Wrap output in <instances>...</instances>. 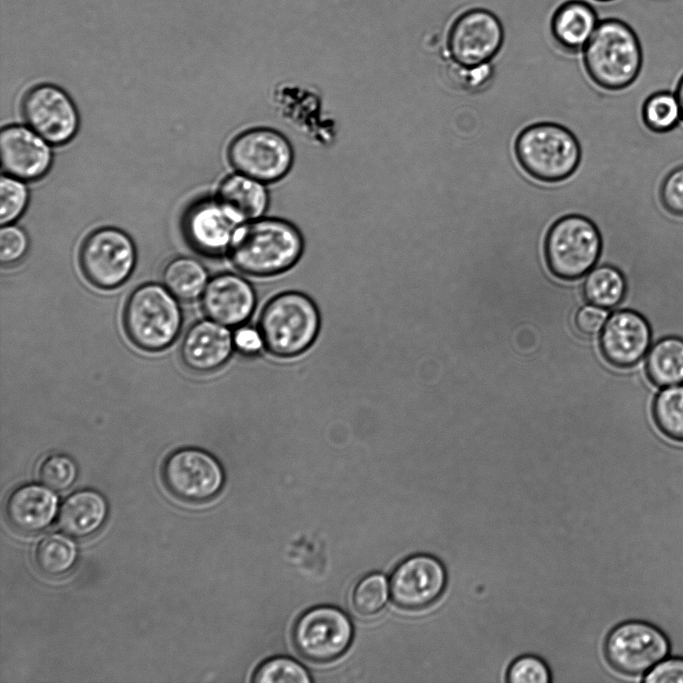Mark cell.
Wrapping results in <instances>:
<instances>
[{"instance_id": "obj_4", "label": "cell", "mask_w": 683, "mask_h": 683, "mask_svg": "<svg viewBox=\"0 0 683 683\" xmlns=\"http://www.w3.org/2000/svg\"><path fill=\"white\" fill-rule=\"evenodd\" d=\"M513 151L524 172L542 183L568 179L581 161V147L576 136L553 121L526 125L516 135Z\"/></svg>"}, {"instance_id": "obj_13", "label": "cell", "mask_w": 683, "mask_h": 683, "mask_svg": "<svg viewBox=\"0 0 683 683\" xmlns=\"http://www.w3.org/2000/svg\"><path fill=\"white\" fill-rule=\"evenodd\" d=\"M504 43V30L498 17L483 8L461 13L447 34L448 57L454 62L473 67L491 62Z\"/></svg>"}, {"instance_id": "obj_30", "label": "cell", "mask_w": 683, "mask_h": 683, "mask_svg": "<svg viewBox=\"0 0 683 683\" xmlns=\"http://www.w3.org/2000/svg\"><path fill=\"white\" fill-rule=\"evenodd\" d=\"M645 125L654 132H668L682 121L681 108L674 90H659L649 95L642 106Z\"/></svg>"}, {"instance_id": "obj_18", "label": "cell", "mask_w": 683, "mask_h": 683, "mask_svg": "<svg viewBox=\"0 0 683 683\" xmlns=\"http://www.w3.org/2000/svg\"><path fill=\"white\" fill-rule=\"evenodd\" d=\"M255 290L243 276L222 273L211 278L201 296L206 316L227 327L243 325L254 312Z\"/></svg>"}, {"instance_id": "obj_9", "label": "cell", "mask_w": 683, "mask_h": 683, "mask_svg": "<svg viewBox=\"0 0 683 683\" xmlns=\"http://www.w3.org/2000/svg\"><path fill=\"white\" fill-rule=\"evenodd\" d=\"M227 158L236 172L270 184L282 180L290 172L294 150L281 132L269 127H253L231 140Z\"/></svg>"}, {"instance_id": "obj_22", "label": "cell", "mask_w": 683, "mask_h": 683, "mask_svg": "<svg viewBox=\"0 0 683 683\" xmlns=\"http://www.w3.org/2000/svg\"><path fill=\"white\" fill-rule=\"evenodd\" d=\"M594 8L582 0H568L554 11L550 31L557 47L578 54L584 49L598 24Z\"/></svg>"}, {"instance_id": "obj_14", "label": "cell", "mask_w": 683, "mask_h": 683, "mask_svg": "<svg viewBox=\"0 0 683 683\" xmlns=\"http://www.w3.org/2000/svg\"><path fill=\"white\" fill-rule=\"evenodd\" d=\"M447 584L444 563L434 555L419 553L405 558L394 568L389 588L396 606L418 611L434 605Z\"/></svg>"}, {"instance_id": "obj_2", "label": "cell", "mask_w": 683, "mask_h": 683, "mask_svg": "<svg viewBox=\"0 0 683 683\" xmlns=\"http://www.w3.org/2000/svg\"><path fill=\"white\" fill-rule=\"evenodd\" d=\"M304 246L302 233L292 222L263 216L240 225L228 254L240 272L269 277L296 265Z\"/></svg>"}, {"instance_id": "obj_42", "label": "cell", "mask_w": 683, "mask_h": 683, "mask_svg": "<svg viewBox=\"0 0 683 683\" xmlns=\"http://www.w3.org/2000/svg\"><path fill=\"white\" fill-rule=\"evenodd\" d=\"M595 1H598V2H614L616 0H595Z\"/></svg>"}, {"instance_id": "obj_11", "label": "cell", "mask_w": 683, "mask_h": 683, "mask_svg": "<svg viewBox=\"0 0 683 683\" xmlns=\"http://www.w3.org/2000/svg\"><path fill=\"white\" fill-rule=\"evenodd\" d=\"M354 629L348 615L334 606H316L296 621L293 643L300 655L313 662H329L350 647Z\"/></svg>"}, {"instance_id": "obj_6", "label": "cell", "mask_w": 683, "mask_h": 683, "mask_svg": "<svg viewBox=\"0 0 683 683\" xmlns=\"http://www.w3.org/2000/svg\"><path fill=\"white\" fill-rule=\"evenodd\" d=\"M182 311L177 298L158 283H146L132 291L123 312L125 331L138 348L157 352L178 337Z\"/></svg>"}, {"instance_id": "obj_39", "label": "cell", "mask_w": 683, "mask_h": 683, "mask_svg": "<svg viewBox=\"0 0 683 683\" xmlns=\"http://www.w3.org/2000/svg\"><path fill=\"white\" fill-rule=\"evenodd\" d=\"M234 348L245 356L258 355L264 347V341L258 328L241 325L233 332Z\"/></svg>"}, {"instance_id": "obj_29", "label": "cell", "mask_w": 683, "mask_h": 683, "mask_svg": "<svg viewBox=\"0 0 683 683\" xmlns=\"http://www.w3.org/2000/svg\"><path fill=\"white\" fill-rule=\"evenodd\" d=\"M652 412L659 430L671 440L683 443V384L660 388Z\"/></svg>"}, {"instance_id": "obj_5", "label": "cell", "mask_w": 683, "mask_h": 683, "mask_svg": "<svg viewBox=\"0 0 683 683\" xmlns=\"http://www.w3.org/2000/svg\"><path fill=\"white\" fill-rule=\"evenodd\" d=\"M320 326L316 304L298 291H285L272 297L258 319L265 350L279 358H292L307 351L315 342Z\"/></svg>"}, {"instance_id": "obj_28", "label": "cell", "mask_w": 683, "mask_h": 683, "mask_svg": "<svg viewBox=\"0 0 683 683\" xmlns=\"http://www.w3.org/2000/svg\"><path fill=\"white\" fill-rule=\"evenodd\" d=\"M78 558L76 544L69 537L52 533L45 536L35 550L38 569L49 576H61L69 572Z\"/></svg>"}, {"instance_id": "obj_23", "label": "cell", "mask_w": 683, "mask_h": 683, "mask_svg": "<svg viewBox=\"0 0 683 683\" xmlns=\"http://www.w3.org/2000/svg\"><path fill=\"white\" fill-rule=\"evenodd\" d=\"M266 185L235 171L220 182L216 198L243 224L265 215L270 203Z\"/></svg>"}, {"instance_id": "obj_7", "label": "cell", "mask_w": 683, "mask_h": 683, "mask_svg": "<svg viewBox=\"0 0 683 683\" xmlns=\"http://www.w3.org/2000/svg\"><path fill=\"white\" fill-rule=\"evenodd\" d=\"M602 238L597 226L581 214H565L548 227L543 253L549 271L562 280H576L599 262Z\"/></svg>"}, {"instance_id": "obj_20", "label": "cell", "mask_w": 683, "mask_h": 683, "mask_svg": "<svg viewBox=\"0 0 683 683\" xmlns=\"http://www.w3.org/2000/svg\"><path fill=\"white\" fill-rule=\"evenodd\" d=\"M234 349L229 327L208 318L195 322L186 331L180 356L190 370L210 373L226 364Z\"/></svg>"}, {"instance_id": "obj_8", "label": "cell", "mask_w": 683, "mask_h": 683, "mask_svg": "<svg viewBox=\"0 0 683 683\" xmlns=\"http://www.w3.org/2000/svg\"><path fill=\"white\" fill-rule=\"evenodd\" d=\"M671 641L657 625L641 619L625 620L610 629L603 643L608 665L617 673L640 678L668 657Z\"/></svg>"}, {"instance_id": "obj_27", "label": "cell", "mask_w": 683, "mask_h": 683, "mask_svg": "<svg viewBox=\"0 0 683 683\" xmlns=\"http://www.w3.org/2000/svg\"><path fill=\"white\" fill-rule=\"evenodd\" d=\"M627 292L624 274L611 264L595 266L583 283L585 299L592 305L603 309L618 307Z\"/></svg>"}, {"instance_id": "obj_37", "label": "cell", "mask_w": 683, "mask_h": 683, "mask_svg": "<svg viewBox=\"0 0 683 683\" xmlns=\"http://www.w3.org/2000/svg\"><path fill=\"white\" fill-rule=\"evenodd\" d=\"M660 199L673 215L683 216V165L673 168L663 179Z\"/></svg>"}, {"instance_id": "obj_3", "label": "cell", "mask_w": 683, "mask_h": 683, "mask_svg": "<svg viewBox=\"0 0 683 683\" xmlns=\"http://www.w3.org/2000/svg\"><path fill=\"white\" fill-rule=\"evenodd\" d=\"M582 60L586 73L597 86L618 91L638 77L643 53L634 29L612 16L598 22L583 49Z\"/></svg>"}, {"instance_id": "obj_10", "label": "cell", "mask_w": 683, "mask_h": 683, "mask_svg": "<svg viewBox=\"0 0 683 683\" xmlns=\"http://www.w3.org/2000/svg\"><path fill=\"white\" fill-rule=\"evenodd\" d=\"M85 277L101 289L122 285L136 264V249L132 239L115 227H102L84 240L79 254Z\"/></svg>"}, {"instance_id": "obj_34", "label": "cell", "mask_w": 683, "mask_h": 683, "mask_svg": "<svg viewBox=\"0 0 683 683\" xmlns=\"http://www.w3.org/2000/svg\"><path fill=\"white\" fill-rule=\"evenodd\" d=\"M0 191V223L4 226L11 224L23 214L29 194L22 180L10 175L1 177Z\"/></svg>"}, {"instance_id": "obj_17", "label": "cell", "mask_w": 683, "mask_h": 683, "mask_svg": "<svg viewBox=\"0 0 683 683\" xmlns=\"http://www.w3.org/2000/svg\"><path fill=\"white\" fill-rule=\"evenodd\" d=\"M240 225L242 223L216 197L195 202L183 218L187 241L196 251L210 257L229 253Z\"/></svg>"}, {"instance_id": "obj_1", "label": "cell", "mask_w": 683, "mask_h": 683, "mask_svg": "<svg viewBox=\"0 0 683 683\" xmlns=\"http://www.w3.org/2000/svg\"><path fill=\"white\" fill-rule=\"evenodd\" d=\"M677 165L660 151L626 158L604 173L583 209L600 232V257L626 278L627 304L620 308L648 321L652 344L683 339V216L660 199L662 181Z\"/></svg>"}, {"instance_id": "obj_25", "label": "cell", "mask_w": 683, "mask_h": 683, "mask_svg": "<svg viewBox=\"0 0 683 683\" xmlns=\"http://www.w3.org/2000/svg\"><path fill=\"white\" fill-rule=\"evenodd\" d=\"M644 364L648 378L658 388L683 384V339L667 336L654 342Z\"/></svg>"}, {"instance_id": "obj_19", "label": "cell", "mask_w": 683, "mask_h": 683, "mask_svg": "<svg viewBox=\"0 0 683 683\" xmlns=\"http://www.w3.org/2000/svg\"><path fill=\"white\" fill-rule=\"evenodd\" d=\"M49 143L31 128L9 125L0 133L3 170L10 176L31 181L43 177L52 164Z\"/></svg>"}, {"instance_id": "obj_16", "label": "cell", "mask_w": 683, "mask_h": 683, "mask_svg": "<svg viewBox=\"0 0 683 683\" xmlns=\"http://www.w3.org/2000/svg\"><path fill=\"white\" fill-rule=\"evenodd\" d=\"M599 345L603 358L611 366L633 367L644 360L652 345L651 327L640 313L619 308L608 316Z\"/></svg>"}, {"instance_id": "obj_21", "label": "cell", "mask_w": 683, "mask_h": 683, "mask_svg": "<svg viewBox=\"0 0 683 683\" xmlns=\"http://www.w3.org/2000/svg\"><path fill=\"white\" fill-rule=\"evenodd\" d=\"M58 512V498L51 488L25 484L7 497L5 514L9 524L22 533H37L51 525Z\"/></svg>"}, {"instance_id": "obj_24", "label": "cell", "mask_w": 683, "mask_h": 683, "mask_svg": "<svg viewBox=\"0 0 683 683\" xmlns=\"http://www.w3.org/2000/svg\"><path fill=\"white\" fill-rule=\"evenodd\" d=\"M107 515L105 497L96 490L82 489L63 502L58 514V525L69 536L86 538L104 525Z\"/></svg>"}, {"instance_id": "obj_38", "label": "cell", "mask_w": 683, "mask_h": 683, "mask_svg": "<svg viewBox=\"0 0 683 683\" xmlns=\"http://www.w3.org/2000/svg\"><path fill=\"white\" fill-rule=\"evenodd\" d=\"M641 682L683 683V657L664 658L642 677Z\"/></svg>"}, {"instance_id": "obj_15", "label": "cell", "mask_w": 683, "mask_h": 683, "mask_svg": "<svg viewBox=\"0 0 683 683\" xmlns=\"http://www.w3.org/2000/svg\"><path fill=\"white\" fill-rule=\"evenodd\" d=\"M21 111L29 127L53 145L69 142L79 127V115L72 99L52 84L30 88L23 97Z\"/></svg>"}, {"instance_id": "obj_26", "label": "cell", "mask_w": 683, "mask_h": 683, "mask_svg": "<svg viewBox=\"0 0 683 683\" xmlns=\"http://www.w3.org/2000/svg\"><path fill=\"white\" fill-rule=\"evenodd\" d=\"M208 272L197 259L181 256L170 260L163 269V285L179 300L201 297L208 283Z\"/></svg>"}, {"instance_id": "obj_40", "label": "cell", "mask_w": 683, "mask_h": 683, "mask_svg": "<svg viewBox=\"0 0 683 683\" xmlns=\"http://www.w3.org/2000/svg\"><path fill=\"white\" fill-rule=\"evenodd\" d=\"M608 316L606 309L591 304L578 310L575 324L581 333L593 335L602 330Z\"/></svg>"}, {"instance_id": "obj_36", "label": "cell", "mask_w": 683, "mask_h": 683, "mask_svg": "<svg viewBox=\"0 0 683 683\" xmlns=\"http://www.w3.org/2000/svg\"><path fill=\"white\" fill-rule=\"evenodd\" d=\"M29 247L27 234L15 225H4L0 230V261L3 265L19 262Z\"/></svg>"}, {"instance_id": "obj_31", "label": "cell", "mask_w": 683, "mask_h": 683, "mask_svg": "<svg viewBox=\"0 0 683 683\" xmlns=\"http://www.w3.org/2000/svg\"><path fill=\"white\" fill-rule=\"evenodd\" d=\"M387 578L381 573H370L362 577L352 592V606L362 616L378 613L389 596Z\"/></svg>"}, {"instance_id": "obj_41", "label": "cell", "mask_w": 683, "mask_h": 683, "mask_svg": "<svg viewBox=\"0 0 683 683\" xmlns=\"http://www.w3.org/2000/svg\"><path fill=\"white\" fill-rule=\"evenodd\" d=\"M675 95L681 108V115L683 121V75L679 78L678 83L676 85Z\"/></svg>"}, {"instance_id": "obj_35", "label": "cell", "mask_w": 683, "mask_h": 683, "mask_svg": "<svg viewBox=\"0 0 683 683\" xmlns=\"http://www.w3.org/2000/svg\"><path fill=\"white\" fill-rule=\"evenodd\" d=\"M505 680L508 683H549L552 681V673L541 657L523 654L509 664Z\"/></svg>"}, {"instance_id": "obj_33", "label": "cell", "mask_w": 683, "mask_h": 683, "mask_svg": "<svg viewBox=\"0 0 683 683\" xmlns=\"http://www.w3.org/2000/svg\"><path fill=\"white\" fill-rule=\"evenodd\" d=\"M77 475L78 467L75 461L65 454L48 456L39 468L42 483L54 491H64L71 487Z\"/></svg>"}, {"instance_id": "obj_32", "label": "cell", "mask_w": 683, "mask_h": 683, "mask_svg": "<svg viewBox=\"0 0 683 683\" xmlns=\"http://www.w3.org/2000/svg\"><path fill=\"white\" fill-rule=\"evenodd\" d=\"M256 683H309L307 669L298 661L277 656L264 661L256 669L253 678Z\"/></svg>"}, {"instance_id": "obj_12", "label": "cell", "mask_w": 683, "mask_h": 683, "mask_svg": "<svg viewBox=\"0 0 683 683\" xmlns=\"http://www.w3.org/2000/svg\"><path fill=\"white\" fill-rule=\"evenodd\" d=\"M162 479L175 497L186 502H206L223 488L224 470L209 452L181 448L172 452L162 466Z\"/></svg>"}]
</instances>
